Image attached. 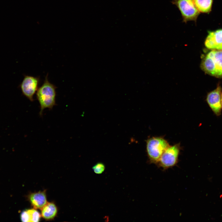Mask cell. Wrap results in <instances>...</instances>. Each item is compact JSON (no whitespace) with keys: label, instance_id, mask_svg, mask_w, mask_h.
<instances>
[{"label":"cell","instance_id":"6da1fadb","mask_svg":"<svg viewBox=\"0 0 222 222\" xmlns=\"http://www.w3.org/2000/svg\"><path fill=\"white\" fill-rule=\"evenodd\" d=\"M46 75L42 85L38 88L36 92V98L40 106L39 115H42L46 109H51L56 105V89L57 87L51 83Z\"/></svg>","mask_w":222,"mask_h":222},{"label":"cell","instance_id":"7a4b0ae2","mask_svg":"<svg viewBox=\"0 0 222 222\" xmlns=\"http://www.w3.org/2000/svg\"><path fill=\"white\" fill-rule=\"evenodd\" d=\"M201 68L206 73L222 77V50H212L203 59Z\"/></svg>","mask_w":222,"mask_h":222},{"label":"cell","instance_id":"3957f363","mask_svg":"<svg viewBox=\"0 0 222 222\" xmlns=\"http://www.w3.org/2000/svg\"><path fill=\"white\" fill-rule=\"evenodd\" d=\"M170 146L168 142L161 137H153L146 140V150L150 163L157 164L165 150Z\"/></svg>","mask_w":222,"mask_h":222},{"label":"cell","instance_id":"277c9868","mask_svg":"<svg viewBox=\"0 0 222 222\" xmlns=\"http://www.w3.org/2000/svg\"><path fill=\"white\" fill-rule=\"evenodd\" d=\"M171 3L180 11L183 22H196L200 12L195 6L193 0H172Z\"/></svg>","mask_w":222,"mask_h":222},{"label":"cell","instance_id":"5b68a950","mask_svg":"<svg viewBox=\"0 0 222 222\" xmlns=\"http://www.w3.org/2000/svg\"><path fill=\"white\" fill-rule=\"evenodd\" d=\"M180 149L179 144L170 146L163 152L157 164L164 170L174 166L178 162Z\"/></svg>","mask_w":222,"mask_h":222},{"label":"cell","instance_id":"8992f818","mask_svg":"<svg viewBox=\"0 0 222 222\" xmlns=\"http://www.w3.org/2000/svg\"><path fill=\"white\" fill-rule=\"evenodd\" d=\"M39 81V76L24 75L18 86L23 94L31 101H34V96L38 89Z\"/></svg>","mask_w":222,"mask_h":222},{"label":"cell","instance_id":"52a82bcc","mask_svg":"<svg viewBox=\"0 0 222 222\" xmlns=\"http://www.w3.org/2000/svg\"><path fill=\"white\" fill-rule=\"evenodd\" d=\"M221 88L218 86L213 90L209 92L207 96L206 101L209 106L214 113L219 116L222 109L221 95Z\"/></svg>","mask_w":222,"mask_h":222},{"label":"cell","instance_id":"ba28073f","mask_svg":"<svg viewBox=\"0 0 222 222\" xmlns=\"http://www.w3.org/2000/svg\"><path fill=\"white\" fill-rule=\"evenodd\" d=\"M205 46L212 50H222V29L209 31L204 42Z\"/></svg>","mask_w":222,"mask_h":222},{"label":"cell","instance_id":"9c48e42d","mask_svg":"<svg viewBox=\"0 0 222 222\" xmlns=\"http://www.w3.org/2000/svg\"><path fill=\"white\" fill-rule=\"evenodd\" d=\"M29 199L33 207L35 209H41L47 203L44 191L31 193Z\"/></svg>","mask_w":222,"mask_h":222},{"label":"cell","instance_id":"30bf717a","mask_svg":"<svg viewBox=\"0 0 222 222\" xmlns=\"http://www.w3.org/2000/svg\"><path fill=\"white\" fill-rule=\"evenodd\" d=\"M40 213L34 208L23 211L20 216L21 220L23 222H39L41 217Z\"/></svg>","mask_w":222,"mask_h":222},{"label":"cell","instance_id":"8fae6325","mask_svg":"<svg viewBox=\"0 0 222 222\" xmlns=\"http://www.w3.org/2000/svg\"><path fill=\"white\" fill-rule=\"evenodd\" d=\"M57 212L56 205L53 203L47 202L41 209V216L46 220H51L56 216Z\"/></svg>","mask_w":222,"mask_h":222},{"label":"cell","instance_id":"7c38bea8","mask_svg":"<svg viewBox=\"0 0 222 222\" xmlns=\"http://www.w3.org/2000/svg\"><path fill=\"white\" fill-rule=\"evenodd\" d=\"M193 2L200 13H208L211 10L213 0H193Z\"/></svg>","mask_w":222,"mask_h":222},{"label":"cell","instance_id":"4fadbf2b","mask_svg":"<svg viewBox=\"0 0 222 222\" xmlns=\"http://www.w3.org/2000/svg\"><path fill=\"white\" fill-rule=\"evenodd\" d=\"M105 164L101 162H98L94 165L92 167L94 172L97 174H102L105 170Z\"/></svg>","mask_w":222,"mask_h":222},{"label":"cell","instance_id":"5bb4252c","mask_svg":"<svg viewBox=\"0 0 222 222\" xmlns=\"http://www.w3.org/2000/svg\"><path fill=\"white\" fill-rule=\"evenodd\" d=\"M221 105H222V92H221Z\"/></svg>","mask_w":222,"mask_h":222}]
</instances>
